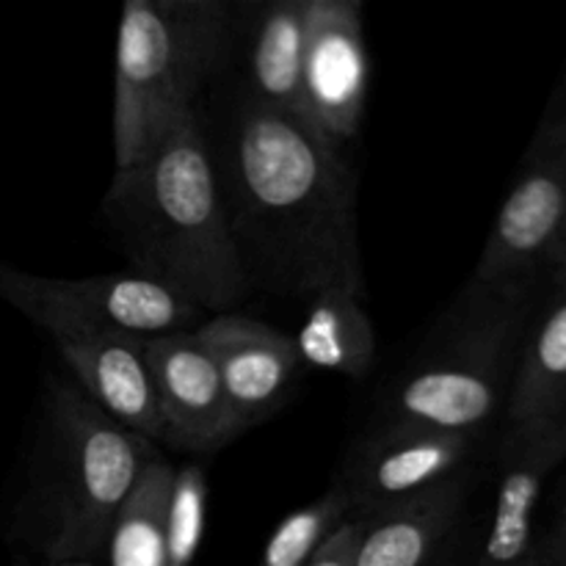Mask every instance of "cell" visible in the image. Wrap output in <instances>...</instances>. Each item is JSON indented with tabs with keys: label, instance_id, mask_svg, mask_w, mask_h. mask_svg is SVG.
I'll use <instances>...</instances> for the list:
<instances>
[{
	"label": "cell",
	"instance_id": "cell-19",
	"mask_svg": "<svg viewBox=\"0 0 566 566\" xmlns=\"http://www.w3.org/2000/svg\"><path fill=\"white\" fill-rule=\"evenodd\" d=\"M343 501L332 490L298 506L274 528L258 566H307L318 547L346 523Z\"/></svg>",
	"mask_w": 566,
	"mask_h": 566
},
{
	"label": "cell",
	"instance_id": "cell-16",
	"mask_svg": "<svg viewBox=\"0 0 566 566\" xmlns=\"http://www.w3.org/2000/svg\"><path fill=\"white\" fill-rule=\"evenodd\" d=\"M363 280H335L307 298V318L293 335L302 365L365 379L376 363V332L363 304Z\"/></svg>",
	"mask_w": 566,
	"mask_h": 566
},
{
	"label": "cell",
	"instance_id": "cell-23",
	"mask_svg": "<svg viewBox=\"0 0 566 566\" xmlns=\"http://www.w3.org/2000/svg\"><path fill=\"white\" fill-rule=\"evenodd\" d=\"M44 566H99V564H44Z\"/></svg>",
	"mask_w": 566,
	"mask_h": 566
},
{
	"label": "cell",
	"instance_id": "cell-11",
	"mask_svg": "<svg viewBox=\"0 0 566 566\" xmlns=\"http://www.w3.org/2000/svg\"><path fill=\"white\" fill-rule=\"evenodd\" d=\"M144 348L158 390L164 446L208 457L243 434L219 368L193 329L153 337Z\"/></svg>",
	"mask_w": 566,
	"mask_h": 566
},
{
	"label": "cell",
	"instance_id": "cell-8",
	"mask_svg": "<svg viewBox=\"0 0 566 566\" xmlns=\"http://www.w3.org/2000/svg\"><path fill=\"white\" fill-rule=\"evenodd\" d=\"M495 437L370 423L348 448L329 490L348 520H370L475 473L490 459Z\"/></svg>",
	"mask_w": 566,
	"mask_h": 566
},
{
	"label": "cell",
	"instance_id": "cell-7",
	"mask_svg": "<svg viewBox=\"0 0 566 566\" xmlns=\"http://www.w3.org/2000/svg\"><path fill=\"white\" fill-rule=\"evenodd\" d=\"M0 298L48 332L55 343L122 335L136 340L191 332L202 310L136 274H97L86 280L39 276L0 260Z\"/></svg>",
	"mask_w": 566,
	"mask_h": 566
},
{
	"label": "cell",
	"instance_id": "cell-6",
	"mask_svg": "<svg viewBox=\"0 0 566 566\" xmlns=\"http://www.w3.org/2000/svg\"><path fill=\"white\" fill-rule=\"evenodd\" d=\"M566 258V70L523 155L468 285L542 291Z\"/></svg>",
	"mask_w": 566,
	"mask_h": 566
},
{
	"label": "cell",
	"instance_id": "cell-5",
	"mask_svg": "<svg viewBox=\"0 0 566 566\" xmlns=\"http://www.w3.org/2000/svg\"><path fill=\"white\" fill-rule=\"evenodd\" d=\"M158 446L105 418L72 381L44 392L42 553L48 564H97L116 512Z\"/></svg>",
	"mask_w": 566,
	"mask_h": 566
},
{
	"label": "cell",
	"instance_id": "cell-18",
	"mask_svg": "<svg viewBox=\"0 0 566 566\" xmlns=\"http://www.w3.org/2000/svg\"><path fill=\"white\" fill-rule=\"evenodd\" d=\"M175 464L158 453L142 470L130 495L116 512L105 539V566H169V539H166V514H169Z\"/></svg>",
	"mask_w": 566,
	"mask_h": 566
},
{
	"label": "cell",
	"instance_id": "cell-21",
	"mask_svg": "<svg viewBox=\"0 0 566 566\" xmlns=\"http://www.w3.org/2000/svg\"><path fill=\"white\" fill-rule=\"evenodd\" d=\"M539 566H566V459L547 486L539 514Z\"/></svg>",
	"mask_w": 566,
	"mask_h": 566
},
{
	"label": "cell",
	"instance_id": "cell-12",
	"mask_svg": "<svg viewBox=\"0 0 566 566\" xmlns=\"http://www.w3.org/2000/svg\"><path fill=\"white\" fill-rule=\"evenodd\" d=\"M193 335L213 357L243 431L274 415L296 385L302 359L293 335L238 313L213 315Z\"/></svg>",
	"mask_w": 566,
	"mask_h": 566
},
{
	"label": "cell",
	"instance_id": "cell-9",
	"mask_svg": "<svg viewBox=\"0 0 566 566\" xmlns=\"http://www.w3.org/2000/svg\"><path fill=\"white\" fill-rule=\"evenodd\" d=\"M566 459V418L501 426L492 446V501L475 566H539V514L547 486Z\"/></svg>",
	"mask_w": 566,
	"mask_h": 566
},
{
	"label": "cell",
	"instance_id": "cell-17",
	"mask_svg": "<svg viewBox=\"0 0 566 566\" xmlns=\"http://www.w3.org/2000/svg\"><path fill=\"white\" fill-rule=\"evenodd\" d=\"M304 42H307V0H276L265 6L254 25L249 53V88L252 97L276 111L304 114Z\"/></svg>",
	"mask_w": 566,
	"mask_h": 566
},
{
	"label": "cell",
	"instance_id": "cell-4",
	"mask_svg": "<svg viewBox=\"0 0 566 566\" xmlns=\"http://www.w3.org/2000/svg\"><path fill=\"white\" fill-rule=\"evenodd\" d=\"M221 0H127L116 33L114 158L136 166L186 114L230 44Z\"/></svg>",
	"mask_w": 566,
	"mask_h": 566
},
{
	"label": "cell",
	"instance_id": "cell-15",
	"mask_svg": "<svg viewBox=\"0 0 566 566\" xmlns=\"http://www.w3.org/2000/svg\"><path fill=\"white\" fill-rule=\"evenodd\" d=\"M479 473V470H475ZM475 473L429 495L363 520V542L354 566H431L468 514Z\"/></svg>",
	"mask_w": 566,
	"mask_h": 566
},
{
	"label": "cell",
	"instance_id": "cell-13",
	"mask_svg": "<svg viewBox=\"0 0 566 566\" xmlns=\"http://www.w3.org/2000/svg\"><path fill=\"white\" fill-rule=\"evenodd\" d=\"M144 343L136 337L97 335L59 340L55 348L72 374V385L105 418L153 446H164L158 390Z\"/></svg>",
	"mask_w": 566,
	"mask_h": 566
},
{
	"label": "cell",
	"instance_id": "cell-1",
	"mask_svg": "<svg viewBox=\"0 0 566 566\" xmlns=\"http://www.w3.org/2000/svg\"><path fill=\"white\" fill-rule=\"evenodd\" d=\"M208 147L249 285L310 298L335 280H363L357 182L343 149L249 92Z\"/></svg>",
	"mask_w": 566,
	"mask_h": 566
},
{
	"label": "cell",
	"instance_id": "cell-10",
	"mask_svg": "<svg viewBox=\"0 0 566 566\" xmlns=\"http://www.w3.org/2000/svg\"><path fill=\"white\" fill-rule=\"evenodd\" d=\"M304 114L335 149L354 142L370 88V55L359 0H307Z\"/></svg>",
	"mask_w": 566,
	"mask_h": 566
},
{
	"label": "cell",
	"instance_id": "cell-22",
	"mask_svg": "<svg viewBox=\"0 0 566 566\" xmlns=\"http://www.w3.org/2000/svg\"><path fill=\"white\" fill-rule=\"evenodd\" d=\"M363 520H346L324 545L318 547L307 566H354L357 564L359 542H363Z\"/></svg>",
	"mask_w": 566,
	"mask_h": 566
},
{
	"label": "cell",
	"instance_id": "cell-20",
	"mask_svg": "<svg viewBox=\"0 0 566 566\" xmlns=\"http://www.w3.org/2000/svg\"><path fill=\"white\" fill-rule=\"evenodd\" d=\"M205 509H208V479L199 464L175 468L169 514H166V539H169V566H191L205 534Z\"/></svg>",
	"mask_w": 566,
	"mask_h": 566
},
{
	"label": "cell",
	"instance_id": "cell-3",
	"mask_svg": "<svg viewBox=\"0 0 566 566\" xmlns=\"http://www.w3.org/2000/svg\"><path fill=\"white\" fill-rule=\"evenodd\" d=\"M542 291L464 285L429 343L385 392L370 423L495 437Z\"/></svg>",
	"mask_w": 566,
	"mask_h": 566
},
{
	"label": "cell",
	"instance_id": "cell-14",
	"mask_svg": "<svg viewBox=\"0 0 566 566\" xmlns=\"http://www.w3.org/2000/svg\"><path fill=\"white\" fill-rule=\"evenodd\" d=\"M566 418V258L536 302L520 346L503 426Z\"/></svg>",
	"mask_w": 566,
	"mask_h": 566
},
{
	"label": "cell",
	"instance_id": "cell-2",
	"mask_svg": "<svg viewBox=\"0 0 566 566\" xmlns=\"http://www.w3.org/2000/svg\"><path fill=\"white\" fill-rule=\"evenodd\" d=\"M103 219L133 274L205 315L230 313L252 291L227 224L199 108L182 116L142 164L114 171Z\"/></svg>",
	"mask_w": 566,
	"mask_h": 566
}]
</instances>
